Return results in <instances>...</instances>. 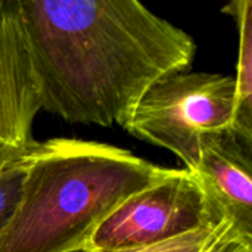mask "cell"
<instances>
[{
    "instance_id": "cell-7",
    "label": "cell",
    "mask_w": 252,
    "mask_h": 252,
    "mask_svg": "<svg viewBox=\"0 0 252 252\" xmlns=\"http://www.w3.org/2000/svg\"><path fill=\"white\" fill-rule=\"evenodd\" d=\"M223 10L233 16L239 31L236 77H233L235 118L232 131L252 145V1L236 0Z\"/></svg>"
},
{
    "instance_id": "cell-4",
    "label": "cell",
    "mask_w": 252,
    "mask_h": 252,
    "mask_svg": "<svg viewBox=\"0 0 252 252\" xmlns=\"http://www.w3.org/2000/svg\"><path fill=\"white\" fill-rule=\"evenodd\" d=\"M221 223L195 174L167 168L161 179L123 201L97 226L86 250L136 252Z\"/></svg>"
},
{
    "instance_id": "cell-3",
    "label": "cell",
    "mask_w": 252,
    "mask_h": 252,
    "mask_svg": "<svg viewBox=\"0 0 252 252\" xmlns=\"http://www.w3.org/2000/svg\"><path fill=\"white\" fill-rule=\"evenodd\" d=\"M235 80L217 72L180 71L155 81L124 123L131 136L174 154L193 170L202 142L232 131Z\"/></svg>"
},
{
    "instance_id": "cell-6",
    "label": "cell",
    "mask_w": 252,
    "mask_h": 252,
    "mask_svg": "<svg viewBox=\"0 0 252 252\" xmlns=\"http://www.w3.org/2000/svg\"><path fill=\"white\" fill-rule=\"evenodd\" d=\"M190 171L217 219L252 239V145L233 131L213 134Z\"/></svg>"
},
{
    "instance_id": "cell-8",
    "label": "cell",
    "mask_w": 252,
    "mask_h": 252,
    "mask_svg": "<svg viewBox=\"0 0 252 252\" xmlns=\"http://www.w3.org/2000/svg\"><path fill=\"white\" fill-rule=\"evenodd\" d=\"M239 241H252L236 232L229 223L204 227L183 236L136 252H223Z\"/></svg>"
},
{
    "instance_id": "cell-1",
    "label": "cell",
    "mask_w": 252,
    "mask_h": 252,
    "mask_svg": "<svg viewBox=\"0 0 252 252\" xmlns=\"http://www.w3.org/2000/svg\"><path fill=\"white\" fill-rule=\"evenodd\" d=\"M41 111L66 123L124 126L159 78L188 71L195 40L137 0H9Z\"/></svg>"
},
{
    "instance_id": "cell-10",
    "label": "cell",
    "mask_w": 252,
    "mask_h": 252,
    "mask_svg": "<svg viewBox=\"0 0 252 252\" xmlns=\"http://www.w3.org/2000/svg\"><path fill=\"white\" fill-rule=\"evenodd\" d=\"M223 252H252V241H239Z\"/></svg>"
},
{
    "instance_id": "cell-5",
    "label": "cell",
    "mask_w": 252,
    "mask_h": 252,
    "mask_svg": "<svg viewBox=\"0 0 252 252\" xmlns=\"http://www.w3.org/2000/svg\"><path fill=\"white\" fill-rule=\"evenodd\" d=\"M41 111L37 84L18 16L0 1V173L35 143L32 126Z\"/></svg>"
},
{
    "instance_id": "cell-11",
    "label": "cell",
    "mask_w": 252,
    "mask_h": 252,
    "mask_svg": "<svg viewBox=\"0 0 252 252\" xmlns=\"http://www.w3.org/2000/svg\"><path fill=\"white\" fill-rule=\"evenodd\" d=\"M75 252H89L87 250H83V251H75Z\"/></svg>"
},
{
    "instance_id": "cell-2",
    "label": "cell",
    "mask_w": 252,
    "mask_h": 252,
    "mask_svg": "<svg viewBox=\"0 0 252 252\" xmlns=\"http://www.w3.org/2000/svg\"><path fill=\"white\" fill-rule=\"evenodd\" d=\"M21 162V198L0 252L83 251L123 201L167 171L127 149L68 137L35 142Z\"/></svg>"
},
{
    "instance_id": "cell-9",
    "label": "cell",
    "mask_w": 252,
    "mask_h": 252,
    "mask_svg": "<svg viewBox=\"0 0 252 252\" xmlns=\"http://www.w3.org/2000/svg\"><path fill=\"white\" fill-rule=\"evenodd\" d=\"M24 165L21 159L0 173V235L9 224L21 198Z\"/></svg>"
}]
</instances>
